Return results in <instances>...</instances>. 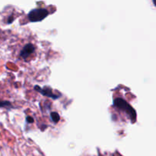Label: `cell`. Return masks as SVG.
<instances>
[{
  "mask_svg": "<svg viewBox=\"0 0 156 156\" xmlns=\"http://www.w3.org/2000/svg\"><path fill=\"white\" fill-rule=\"evenodd\" d=\"M153 2H154V4H155V5L156 6V0H153Z\"/></svg>",
  "mask_w": 156,
  "mask_h": 156,
  "instance_id": "cell-8",
  "label": "cell"
},
{
  "mask_svg": "<svg viewBox=\"0 0 156 156\" xmlns=\"http://www.w3.org/2000/svg\"><path fill=\"white\" fill-rule=\"evenodd\" d=\"M34 88L35 90L38 91L40 93H41V94L44 96H47V97L51 98L53 99H57L59 98V95H56V94H53V93L52 92V90L50 89V88H44V89H41V88L38 86H35Z\"/></svg>",
  "mask_w": 156,
  "mask_h": 156,
  "instance_id": "cell-4",
  "label": "cell"
},
{
  "mask_svg": "<svg viewBox=\"0 0 156 156\" xmlns=\"http://www.w3.org/2000/svg\"><path fill=\"white\" fill-rule=\"evenodd\" d=\"M12 107L10 102L9 101H0V108H10Z\"/></svg>",
  "mask_w": 156,
  "mask_h": 156,
  "instance_id": "cell-6",
  "label": "cell"
},
{
  "mask_svg": "<svg viewBox=\"0 0 156 156\" xmlns=\"http://www.w3.org/2000/svg\"><path fill=\"white\" fill-rule=\"evenodd\" d=\"M34 50H35V47L33 44H26V45L23 47L22 50H21V53H20V56L25 59H27L30 55H31L32 53L34 52Z\"/></svg>",
  "mask_w": 156,
  "mask_h": 156,
  "instance_id": "cell-3",
  "label": "cell"
},
{
  "mask_svg": "<svg viewBox=\"0 0 156 156\" xmlns=\"http://www.w3.org/2000/svg\"><path fill=\"white\" fill-rule=\"evenodd\" d=\"M50 117H51L52 120H53L54 123H58L59 120V115L56 112H52L50 114Z\"/></svg>",
  "mask_w": 156,
  "mask_h": 156,
  "instance_id": "cell-5",
  "label": "cell"
},
{
  "mask_svg": "<svg viewBox=\"0 0 156 156\" xmlns=\"http://www.w3.org/2000/svg\"><path fill=\"white\" fill-rule=\"evenodd\" d=\"M49 15V12L45 9H33L28 13V18L31 22H37L44 20Z\"/></svg>",
  "mask_w": 156,
  "mask_h": 156,
  "instance_id": "cell-2",
  "label": "cell"
},
{
  "mask_svg": "<svg viewBox=\"0 0 156 156\" xmlns=\"http://www.w3.org/2000/svg\"><path fill=\"white\" fill-rule=\"evenodd\" d=\"M114 105L117 107V108H118L119 109L121 110V111H123L127 113L129 115V117H130L132 121H136V111L126 101L118 98H116L114 101Z\"/></svg>",
  "mask_w": 156,
  "mask_h": 156,
  "instance_id": "cell-1",
  "label": "cell"
},
{
  "mask_svg": "<svg viewBox=\"0 0 156 156\" xmlns=\"http://www.w3.org/2000/svg\"><path fill=\"white\" fill-rule=\"evenodd\" d=\"M27 123H34V119L31 117H27Z\"/></svg>",
  "mask_w": 156,
  "mask_h": 156,
  "instance_id": "cell-7",
  "label": "cell"
}]
</instances>
